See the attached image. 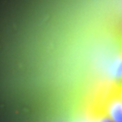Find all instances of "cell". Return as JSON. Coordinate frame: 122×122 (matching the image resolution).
<instances>
[{"label": "cell", "instance_id": "6da1fadb", "mask_svg": "<svg viewBox=\"0 0 122 122\" xmlns=\"http://www.w3.org/2000/svg\"><path fill=\"white\" fill-rule=\"evenodd\" d=\"M105 113L113 122H122V101L117 95L115 89L107 99Z\"/></svg>", "mask_w": 122, "mask_h": 122}, {"label": "cell", "instance_id": "7a4b0ae2", "mask_svg": "<svg viewBox=\"0 0 122 122\" xmlns=\"http://www.w3.org/2000/svg\"><path fill=\"white\" fill-rule=\"evenodd\" d=\"M95 122H113V121L110 119V117L104 112V113L99 114L96 117V119H95Z\"/></svg>", "mask_w": 122, "mask_h": 122}, {"label": "cell", "instance_id": "3957f363", "mask_svg": "<svg viewBox=\"0 0 122 122\" xmlns=\"http://www.w3.org/2000/svg\"><path fill=\"white\" fill-rule=\"evenodd\" d=\"M115 91H116L117 95L119 96L120 100L122 101V81H121V82H119V83H118V85L115 86Z\"/></svg>", "mask_w": 122, "mask_h": 122}, {"label": "cell", "instance_id": "277c9868", "mask_svg": "<svg viewBox=\"0 0 122 122\" xmlns=\"http://www.w3.org/2000/svg\"><path fill=\"white\" fill-rule=\"evenodd\" d=\"M94 122H95V121H94Z\"/></svg>", "mask_w": 122, "mask_h": 122}]
</instances>
